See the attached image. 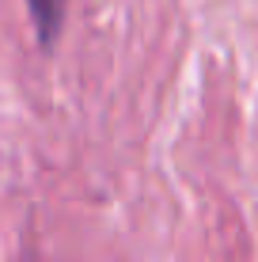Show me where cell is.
<instances>
[{
	"mask_svg": "<svg viewBox=\"0 0 258 262\" xmlns=\"http://www.w3.org/2000/svg\"><path fill=\"white\" fill-rule=\"evenodd\" d=\"M27 12H31L34 34H38V46L53 50L65 31V0H27Z\"/></svg>",
	"mask_w": 258,
	"mask_h": 262,
	"instance_id": "cell-1",
	"label": "cell"
}]
</instances>
